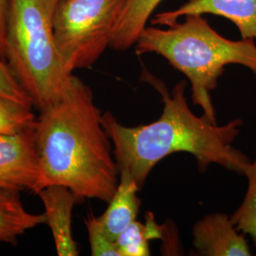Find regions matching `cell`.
I'll use <instances>...</instances> for the list:
<instances>
[{
    "label": "cell",
    "instance_id": "3957f363",
    "mask_svg": "<svg viewBox=\"0 0 256 256\" xmlns=\"http://www.w3.org/2000/svg\"><path fill=\"white\" fill-rule=\"evenodd\" d=\"M167 28L146 27L140 34L135 52L138 55H162L191 84L192 101L214 124L216 113L210 92L218 86L225 66L240 64L256 76V41L230 40L220 36L202 16H184Z\"/></svg>",
    "mask_w": 256,
    "mask_h": 256
},
{
    "label": "cell",
    "instance_id": "52a82bcc",
    "mask_svg": "<svg viewBox=\"0 0 256 256\" xmlns=\"http://www.w3.org/2000/svg\"><path fill=\"white\" fill-rule=\"evenodd\" d=\"M192 236L196 256H252L244 234L238 230L230 216L223 212L209 214L196 221Z\"/></svg>",
    "mask_w": 256,
    "mask_h": 256
},
{
    "label": "cell",
    "instance_id": "e0dca14e",
    "mask_svg": "<svg viewBox=\"0 0 256 256\" xmlns=\"http://www.w3.org/2000/svg\"><path fill=\"white\" fill-rule=\"evenodd\" d=\"M0 96L19 102L27 106H34L32 97L20 84L5 59L0 56Z\"/></svg>",
    "mask_w": 256,
    "mask_h": 256
},
{
    "label": "cell",
    "instance_id": "6da1fadb",
    "mask_svg": "<svg viewBox=\"0 0 256 256\" xmlns=\"http://www.w3.org/2000/svg\"><path fill=\"white\" fill-rule=\"evenodd\" d=\"M142 79L162 96L164 110L158 119L130 128L122 126L110 111L102 115L119 172L128 171L142 189L160 160L176 153H188L194 156L202 172L209 165L218 164L244 174L250 160L232 146L241 131L242 120L218 126L203 115L196 116L188 106L186 81L178 82L170 92L164 82L146 70H142Z\"/></svg>",
    "mask_w": 256,
    "mask_h": 256
},
{
    "label": "cell",
    "instance_id": "30bf717a",
    "mask_svg": "<svg viewBox=\"0 0 256 256\" xmlns=\"http://www.w3.org/2000/svg\"><path fill=\"white\" fill-rule=\"evenodd\" d=\"M140 190L128 171H120L119 184L108 202V209L97 216L102 229L113 241H116L120 234L137 220L140 207V200L138 196Z\"/></svg>",
    "mask_w": 256,
    "mask_h": 256
},
{
    "label": "cell",
    "instance_id": "9c48e42d",
    "mask_svg": "<svg viewBox=\"0 0 256 256\" xmlns=\"http://www.w3.org/2000/svg\"><path fill=\"white\" fill-rule=\"evenodd\" d=\"M37 194L44 204L46 223L52 230L57 254L78 256V246L72 229V218L74 206L82 200L62 185L46 186Z\"/></svg>",
    "mask_w": 256,
    "mask_h": 256
},
{
    "label": "cell",
    "instance_id": "5b68a950",
    "mask_svg": "<svg viewBox=\"0 0 256 256\" xmlns=\"http://www.w3.org/2000/svg\"><path fill=\"white\" fill-rule=\"evenodd\" d=\"M126 0H59L52 12L55 43L64 68L92 66L110 46Z\"/></svg>",
    "mask_w": 256,
    "mask_h": 256
},
{
    "label": "cell",
    "instance_id": "8fae6325",
    "mask_svg": "<svg viewBox=\"0 0 256 256\" xmlns=\"http://www.w3.org/2000/svg\"><path fill=\"white\" fill-rule=\"evenodd\" d=\"M46 222L45 212L27 210L19 192H0V242L16 244L19 236Z\"/></svg>",
    "mask_w": 256,
    "mask_h": 256
},
{
    "label": "cell",
    "instance_id": "2e32d148",
    "mask_svg": "<svg viewBox=\"0 0 256 256\" xmlns=\"http://www.w3.org/2000/svg\"><path fill=\"white\" fill-rule=\"evenodd\" d=\"M88 234L90 254L93 256H120L115 241L106 234L98 218L90 214L84 220Z\"/></svg>",
    "mask_w": 256,
    "mask_h": 256
},
{
    "label": "cell",
    "instance_id": "277c9868",
    "mask_svg": "<svg viewBox=\"0 0 256 256\" xmlns=\"http://www.w3.org/2000/svg\"><path fill=\"white\" fill-rule=\"evenodd\" d=\"M54 7L48 0H10L5 59L39 110L59 101L74 74L66 70L55 43Z\"/></svg>",
    "mask_w": 256,
    "mask_h": 256
},
{
    "label": "cell",
    "instance_id": "ac0fdd59",
    "mask_svg": "<svg viewBox=\"0 0 256 256\" xmlns=\"http://www.w3.org/2000/svg\"><path fill=\"white\" fill-rule=\"evenodd\" d=\"M10 0H0V56L5 59L6 32ZM6 60V59H5Z\"/></svg>",
    "mask_w": 256,
    "mask_h": 256
},
{
    "label": "cell",
    "instance_id": "5bb4252c",
    "mask_svg": "<svg viewBox=\"0 0 256 256\" xmlns=\"http://www.w3.org/2000/svg\"><path fill=\"white\" fill-rule=\"evenodd\" d=\"M244 176L248 180L247 192L230 218L239 232L252 238L256 248V156L248 165Z\"/></svg>",
    "mask_w": 256,
    "mask_h": 256
},
{
    "label": "cell",
    "instance_id": "8992f818",
    "mask_svg": "<svg viewBox=\"0 0 256 256\" xmlns=\"http://www.w3.org/2000/svg\"><path fill=\"white\" fill-rule=\"evenodd\" d=\"M39 178L36 124L0 134V192H34Z\"/></svg>",
    "mask_w": 256,
    "mask_h": 256
},
{
    "label": "cell",
    "instance_id": "7a4b0ae2",
    "mask_svg": "<svg viewBox=\"0 0 256 256\" xmlns=\"http://www.w3.org/2000/svg\"><path fill=\"white\" fill-rule=\"evenodd\" d=\"M92 88L74 75L64 96L36 122L39 178L36 194L62 185L81 200L108 203L120 180L113 146Z\"/></svg>",
    "mask_w": 256,
    "mask_h": 256
},
{
    "label": "cell",
    "instance_id": "9a60e30c",
    "mask_svg": "<svg viewBox=\"0 0 256 256\" xmlns=\"http://www.w3.org/2000/svg\"><path fill=\"white\" fill-rule=\"evenodd\" d=\"M32 108L0 96V134H12L32 128L36 116Z\"/></svg>",
    "mask_w": 256,
    "mask_h": 256
},
{
    "label": "cell",
    "instance_id": "ba28073f",
    "mask_svg": "<svg viewBox=\"0 0 256 256\" xmlns=\"http://www.w3.org/2000/svg\"><path fill=\"white\" fill-rule=\"evenodd\" d=\"M192 14H214L229 19L243 39L256 41V0H189L178 9L158 14L152 22L169 26Z\"/></svg>",
    "mask_w": 256,
    "mask_h": 256
},
{
    "label": "cell",
    "instance_id": "4fadbf2b",
    "mask_svg": "<svg viewBox=\"0 0 256 256\" xmlns=\"http://www.w3.org/2000/svg\"><path fill=\"white\" fill-rule=\"evenodd\" d=\"M162 236V227L156 223L154 214L148 212L146 223L135 220L120 234L115 243L120 256H148L151 254L149 242Z\"/></svg>",
    "mask_w": 256,
    "mask_h": 256
},
{
    "label": "cell",
    "instance_id": "d6986e66",
    "mask_svg": "<svg viewBox=\"0 0 256 256\" xmlns=\"http://www.w3.org/2000/svg\"><path fill=\"white\" fill-rule=\"evenodd\" d=\"M50 1V3L54 7L55 5H56V3L59 1V0H48Z\"/></svg>",
    "mask_w": 256,
    "mask_h": 256
},
{
    "label": "cell",
    "instance_id": "7c38bea8",
    "mask_svg": "<svg viewBox=\"0 0 256 256\" xmlns=\"http://www.w3.org/2000/svg\"><path fill=\"white\" fill-rule=\"evenodd\" d=\"M162 0H126L114 30L110 46L124 50L136 44L148 19Z\"/></svg>",
    "mask_w": 256,
    "mask_h": 256
}]
</instances>
